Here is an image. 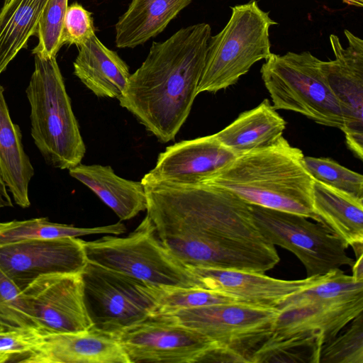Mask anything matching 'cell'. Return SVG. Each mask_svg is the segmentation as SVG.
<instances>
[{
  "label": "cell",
  "mask_w": 363,
  "mask_h": 363,
  "mask_svg": "<svg viewBox=\"0 0 363 363\" xmlns=\"http://www.w3.org/2000/svg\"><path fill=\"white\" fill-rule=\"evenodd\" d=\"M144 186L157 238L186 267L264 273L279 263L250 204L234 194L203 183Z\"/></svg>",
  "instance_id": "1"
},
{
  "label": "cell",
  "mask_w": 363,
  "mask_h": 363,
  "mask_svg": "<svg viewBox=\"0 0 363 363\" xmlns=\"http://www.w3.org/2000/svg\"><path fill=\"white\" fill-rule=\"evenodd\" d=\"M211 28L200 23L153 42L118 99L160 142L173 140L198 95Z\"/></svg>",
  "instance_id": "2"
},
{
  "label": "cell",
  "mask_w": 363,
  "mask_h": 363,
  "mask_svg": "<svg viewBox=\"0 0 363 363\" xmlns=\"http://www.w3.org/2000/svg\"><path fill=\"white\" fill-rule=\"evenodd\" d=\"M263 345L290 354L317 353L363 312V281L340 269L287 298Z\"/></svg>",
  "instance_id": "3"
},
{
  "label": "cell",
  "mask_w": 363,
  "mask_h": 363,
  "mask_svg": "<svg viewBox=\"0 0 363 363\" xmlns=\"http://www.w3.org/2000/svg\"><path fill=\"white\" fill-rule=\"evenodd\" d=\"M303 159L302 150L282 136L272 145L237 155L202 183L225 189L249 204L320 222L312 203L314 179Z\"/></svg>",
  "instance_id": "4"
},
{
  "label": "cell",
  "mask_w": 363,
  "mask_h": 363,
  "mask_svg": "<svg viewBox=\"0 0 363 363\" xmlns=\"http://www.w3.org/2000/svg\"><path fill=\"white\" fill-rule=\"evenodd\" d=\"M26 95L31 135L45 162L55 168L80 164L86 152L56 57L34 55Z\"/></svg>",
  "instance_id": "5"
},
{
  "label": "cell",
  "mask_w": 363,
  "mask_h": 363,
  "mask_svg": "<svg viewBox=\"0 0 363 363\" xmlns=\"http://www.w3.org/2000/svg\"><path fill=\"white\" fill-rule=\"evenodd\" d=\"M88 262L159 288H203L198 277L161 242L146 216L128 236L83 240Z\"/></svg>",
  "instance_id": "6"
},
{
  "label": "cell",
  "mask_w": 363,
  "mask_h": 363,
  "mask_svg": "<svg viewBox=\"0 0 363 363\" xmlns=\"http://www.w3.org/2000/svg\"><path fill=\"white\" fill-rule=\"evenodd\" d=\"M225 26L210 38L198 94L235 84L252 66L271 55L269 28L277 23L256 1L230 7Z\"/></svg>",
  "instance_id": "7"
},
{
  "label": "cell",
  "mask_w": 363,
  "mask_h": 363,
  "mask_svg": "<svg viewBox=\"0 0 363 363\" xmlns=\"http://www.w3.org/2000/svg\"><path fill=\"white\" fill-rule=\"evenodd\" d=\"M320 62L308 51L272 53L261 67L262 79L276 110L296 112L318 124L342 130V109Z\"/></svg>",
  "instance_id": "8"
},
{
  "label": "cell",
  "mask_w": 363,
  "mask_h": 363,
  "mask_svg": "<svg viewBox=\"0 0 363 363\" xmlns=\"http://www.w3.org/2000/svg\"><path fill=\"white\" fill-rule=\"evenodd\" d=\"M92 328L114 337L156 313L162 288L88 262L81 273Z\"/></svg>",
  "instance_id": "9"
},
{
  "label": "cell",
  "mask_w": 363,
  "mask_h": 363,
  "mask_svg": "<svg viewBox=\"0 0 363 363\" xmlns=\"http://www.w3.org/2000/svg\"><path fill=\"white\" fill-rule=\"evenodd\" d=\"M253 219L264 237L294 254L303 264L307 277L322 276L354 259L347 245L324 224L308 218L250 204Z\"/></svg>",
  "instance_id": "10"
},
{
  "label": "cell",
  "mask_w": 363,
  "mask_h": 363,
  "mask_svg": "<svg viewBox=\"0 0 363 363\" xmlns=\"http://www.w3.org/2000/svg\"><path fill=\"white\" fill-rule=\"evenodd\" d=\"M279 311L245 303L185 308L161 315L191 328L238 354L243 362L252 356L272 332Z\"/></svg>",
  "instance_id": "11"
},
{
  "label": "cell",
  "mask_w": 363,
  "mask_h": 363,
  "mask_svg": "<svg viewBox=\"0 0 363 363\" xmlns=\"http://www.w3.org/2000/svg\"><path fill=\"white\" fill-rule=\"evenodd\" d=\"M116 338L129 363H196L218 345L159 314L123 330Z\"/></svg>",
  "instance_id": "12"
},
{
  "label": "cell",
  "mask_w": 363,
  "mask_h": 363,
  "mask_svg": "<svg viewBox=\"0 0 363 363\" xmlns=\"http://www.w3.org/2000/svg\"><path fill=\"white\" fill-rule=\"evenodd\" d=\"M22 294L41 336L82 332L92 327L81 274L41 276Z\"/></svg>",
  "instance_id": "13"
},
{
  "label": "cell",
  "mask_w": 363,
  "mask_h": 363,
  "mask_svg": "<svg viewBox=\"0 0 363 363\" xmlns=\"http://www.w3.org/2000/svg\"><path fill=\"white\" fill-rule=\"evenodd\" d=\"M344 48L336 35H330L335 59L320 62L321 71L340 103L345 119L342 131L349 149L363 159V40L344 30Z\"/></svg>",
  "instance_id": "14"
},
{
  "label": "cell",
  "mask_w": 363,
  "mask_h": 363,
  "mask_svg": "<svg viewBox=\"0 0 363 363\" xmlns=\"http://www.w3.org/2000/svg\"><path fill=\"white\" fill-rule=\"evenodd\" d=\"M87 262L83 240L75 237L0 246V269L22 291L43 275L81 274Z\"/></svg>",
  "instance_id": "15"
},
{
  "label": "cell",
  "mask_w": 363,
  "mask_h": 363,
  "mask_svg": "<svg viewBox=\"0 0 363 363\" xmlns=\"http://www.w3.org/2000/svg\"><path fill=\"white\" fill-rule=\"evenodd\" d=\"M236 156L213 135L183 140L166 147L141 182L200 184L229 165Z\"/></svg>",
  "instance_id": "16"
},
{
  "label": "cell",
  "mask_w": 363,
  "mask_h": 363,
  "mask_svg": "<svg viewBox=\"0 0 363 363\" xmlns=\"http://www.w3.org/2000/svg\"><path fill=\"white\" fill-rule=\"evenodd\" d=\"M188 267L203 289L228 294L245 304L273 308H277L287 298L314 284L323 276L284 280L254 272Z\"/></svg>",
  "instance_id": "17"
},
{
  "label": "cell",
  "mask_w": 363,
  "mask_h": 363,
  "mask_svg": "<svg viewBox=\"0 0 363 363\" xmlns=\"http://www.w3.org/2000/svg\"><path fill=\"white\" fill-rule=\"evenodd\" d=\"M20 362L129 363L116 337L92 328L78 333L40 337Z\"/></svg>",
  "instance_id": "18"
},
{
  "label": "cell",
  "mask_w": 363,
  "mask_h": 363,
  "mask_svg": "<svg viewBox=\"0 0 363 363\" xmlns=\"http://www.w3.org/2000/svg\"><path fill=\"white\" fill-rule=\"evenodd\" d=\"M74 74L99 97L122 96L130 76L128 66L94 35L79 47Z\"/></svg>",
  "instance_id": "19"
},
{
  "label": "cell",
  "mask_w": 363,
  "mask_h": 363,
  "mask_svg": "<svg viewBox=\"0 0 363 363\" xmlns=\"http://www.w3.org/2000/svg\"><path fill=\"white\" fill-rule=\"evenodd\" d=\"M71 177L90 189L121 220L146 211L144 184L118 177L110 166L79 164L69 169Z\"/></svg>",
  "instance_id": "20"
},
{
  "label": "cell",
  "mask_w": 363,
  "mask_h": 363,
  "mask_svg": "<svg viewBox=\"0 0 363 363\" xmlns=\"http://www.w3.org/2000/svg\"><path fill=\"white\" fill-rule=\"evenodd\" d=\"M286 123L270 101L264 99L256 107L241 113L230 124L213 134L215 138L236 155L275 143Z\"/></svg>",
  "instance_id": "21"
},
{
  "label": "cell",
  "mask_w": 363,
  "mask_h": 363,
  "mask_svg": "<svg viewBox=\"0 0 363 363\" xmlns=\"http://www.w3.org/2000/svg\"><path fill=\"white\" fill-rule=\"evenodd\" d=\"M191 0H132L116 28L118 48H133L157 36Z\"/></svg>",
  "instance_id": "22"
},
{
  "label": "cell",
  "mask_w": 363,
  "mask_h": 363,
  "mask_svg": "<svg viewBox=\"0 0 363 363\" xmlns=\"http://www.w3.org/2000/svg\"><path fill=\"white\" fill-rule=\"evenodd\" d=\"M4 93L0 84V173L14 202L28 208V185L34 169L24 151L19 126L11 118Z\"/></svg>",
  "instance_id": "23"
},
{
  "label": "cell",
  "mask_w": 363,
  "mask_h": 363,
  "mask_svg": "<svg viewBox=\"0 0 363 363\" xmlns=\"http://www.w3.org/2000/svg\"><path fill=\"white\" fill-rule=\"evenodd\" d=\"M312 203L320 222L347 247L363 243V200L314 180Z\"/></svg>",
  "instance_id": "24"
},
{
  "label": "cell",
  "mask_w": 363,
  "mask_h": 363,
  "mask_svg": "<svg viewBox=\"0 0 363 363\" xmlns=\"http://www.w3.org/2000/svg\"><path fill=\"white\" fill-rule=\"evenodd\" d=\"M48 0H11L0 10V74L35 35Z\"/></svg>",
  "instance_id": "25"
},
{
  "label": "cell",
  "mask_w": 363,
  "mask_h": 363,
  "mask_svg": "<svg viewBox=\"0 0 363 363\" xmlns=\"http://www.w3.org/2000/svg\"><path fill=\"white\" fill-rule=\"evenodd\" d=\"M125 230V226L121 222L94 228L52 223L47 218L0 222V246L30 240L77 238L96 234L117 235Z\"/></svg>",
  "instance_id": "26"
},
{
  "label": "cell",
  "mask_w": 363,
  "mask_h": 363,
  "mask_svg": "<svg viewBox=\"0 0 363 363\" xmlns=\"http://www.w3.org/2000/svg\"><path fill=\"white\" fill-rule=\"evenodd\" d=\"M38 333L22 290L0 269V331Z\"/></svg>",
  "instance_id": "27"
},
{
  "label": "cell",
  "mask_w": 363,
  "mask_h": 363,
  "mask_svg": "<svg viewBox=\"0 0 363 363\" xmlns=\"http://www.w3.org/2000/svg\"><path fill=\"white\" fill-rule=\"evenodd\" d=\"M304 164L314 180L363 200V177L330 158L304 156Z\"/></svg>",
  "instance_id": "28"
},
{
  "label": "cell",
  "mask_w": 363,
  "mask_h": 363,
  "mask_svg": "<svg viewBox=\"0 0 363 363\" xmlns=\"http://www.w3.org/2000/svg\"><path fill=\"white\" fill-rule=\"evenodd\" d=\"M242 303L228 294L203 288H162L155 314L219 304Z\"/></svg>",
  "instance_id": "29"
},
{
  "label": "cell",
  "mask_w": 363,
  "mask_h": 363,
  "mask_svg": "<svg viewBox=\"0 0 363 363\" xmlns=\"http://www.w3.org/2000/svg\"><path fill=\"white\" fill-rule=\"evenodd\" d=\"M68 0H48L40 14L35 35L38 43L32 53L43 57H56L62 47V26Z\"/></svg>",
  "instance_id": "30"
},
{
  "label": "cell",
  "mask_w": 363,
  "mask_h": 363,
  "mask_svg": "<svg viewBox=\"0 0 363 363\" xmlns=\"http://www.w3.org/2000/svg\"><path fill=\"white\" fill-rule=\"evenodd\" d=\"M349 324L323 346L319 363H363L362 312Z\"/></svg>",
  "instance_id": "31"
},
{
  "label": "cell",
  "mask_w": 363,
  "mask_h": 363,
  "mask_svg": "<svg viewBox=\"0 0 363 363\" xmlns=\"http://www.w3.org/2000/svg\"><path fill=\"white\" fill-rule=\"evenodd\" d=\"M94 35L91 13L77 3L68 6L62 26V46L75 45L79 48Z\"/></svg>",
  "instance_id": "32"
},
{
  "label": "cell",
  "mask_w": 363,
  "mask_h": 363,
  "mask_svg": "<svg viewBox=\"0 0 363 363\" xmlns=\"http://www.w3.org/2000/svg\"><path fill=\"white\" fill-rule=\"evenodd\" d=\"M40 337L33 332L0 331V352L10 355L11 361L18 357V362H21L36 345Z\"/></svg>",
  "instance_id": "33"
},
{
  "label": "cell",
  "mask_w": 363,
  "mask_h": 363,
  "mask_svg": "<svg viewBox=\"0 0 363 363\" xmlns=\"http://www.w3.org/2000/svg\"><path fill=\"white\" fill-rule=\"evenodd\" d=\"M356 255V261L352 266V277L356 281H363V243L352 246Z\"/></svg>",
  "instance_id": "34"
},
{
  "label": "cell",
  "mask_w": 363,
  "mask_h": 363,
  "mask_svg": "<svg viewBox=\"0 0 363 363\" xmlns=\"http://www.w3.org/2000/svg\"><path fill=\"white\" fill-rule=\"evenodd\" d=\"M11 199L7 192L6 186L0 173V208L12 207Z\"/></svg>",
  "instance_id": "35"
},
{
  "label": "cell",
  "mask_w": 363,
  "mask_h": 363,
  "mask_svg": "<svg viewBox=\"0 0 363 363\" xmlns=\"http://www.w3.org/2000/svg\"><path fill=\"white\" fill-rule=\"evenodd\" d=\"M343 3L356 7L363 6V0H342Z\"/></svg>",
  "instance_id": "36"
},
{
  "label": "cell",
  "mask_w": 363,
  "mask_h": 363,
  "mask_svg": "<svg viewBox=\"0 0 363 363\" xmlns=\"http://www.w3.org/2000/svg\"><path fill=\"white\" fill-rule=\"evenodd\" d=\"M11 360V357L10 355L0 352V363L10 362Z\"/></svg>",
  "instance_id": "37"
},
{
  "label": "cell",
  "mask_w": 363,
  "mask_h": 363,
  "mask_svg": "<svg viewBox=\"0 0 363 363\" xmlns=\"http://www.w3.org/2000/svg\"><path fill=\"white\" fill-rule=\"evenodd\" d=\"M10 1H11V0H5L4 4H7V3H9Z\"/></svg>",
  "instance_id": "38"
}]
</instances>
